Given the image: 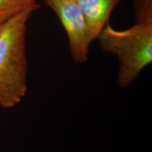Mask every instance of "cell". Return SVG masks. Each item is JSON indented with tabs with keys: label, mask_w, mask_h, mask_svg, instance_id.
<instances>
[{
	"label": "cell",
	"mask_w": 152,
	"mask_h": 152,
	"mask_svg": "<svg viewBox=\"0 0 152 152\" xmlns=\"http://www.w3.org/2000/svg\"><path fill=\"white\" fill-rule=\"evenodd\" d=\"M33 11H21L0 25V107L21 102L28 90L26 37Z\"/></svg>",
	"instance_id": "obj_1"
},
{
	"label": "cell",
	"mask_w": 152,
	"mask_h": 152,
	"mask_svg": "<svg viewBox=\"0 0 152 152\" xmlns=\"http://www.w3.org/2000/svg\"><path fill=\"white\" fill-rule=\"evenodd\" d=\"M1 23H0V25H1Z\"/></svg>",
	"instance_id": "obj_6"
},
{
	"label": "cell",
	"mask_w": 152,
	"mask_h": 152,
	"mask_svg": "<svg viewBox=\"0 0 152 152\" xmlns=\"http://www.w3.org/2000/svg\"><path fill=\"white\" fill-rule=\"evenodd\" d=\"M86 20L92 42L109 23L112 11L121 0H76Z\"/></svg>",
	"instance_id": "obj_4"
},
{
	"label": "cell",
	"mask_w": 152,
	"mask_h": 152,
	"mask_svg": "<svg viewBox=\"0 0 152 152\" xmlns=\"http://www.w3.org/2000/svg\"><path fill=\"white\" fill-rule=\"evenodd\" d=\"M57 15L68 37V47L74 61L88 60L92 42L85 18L76 0H44Z\"/></svg>",
	"instance_id": "obj_3"
},
{
	"label": "cell",
	"mask_w": 152,
	"mask_h": 152,
	"mask_svg": "<svg viewBox=\"0 0 152 152\" xmlns=\"http://www.w3.org/2000/svg\"><path fill=\"white\" fill-rule=\"evenodd\" d=\"M96 39L103 52L118 57V83L124 88L152 62V19L137 21L126 30L114 29L109 23Z\"/></svg>",
	"instance_id": "obj_2"
},
{
	"label": "cell",
	"mask_w": 152,
	"mask_h": 152,
	"mask_svg": "<svg viewBox=\"0 0 152 152\" xmlns=\"http://www.w3.org/2000/svg\"><path fill=\"white\" fill-rule=\"evenodd\" d=\"M38 0H0V23L21 11L32 10L35 11L39 7Z\"/></svg>",
	"instance_id": "obj_5"
}]
</instances>
